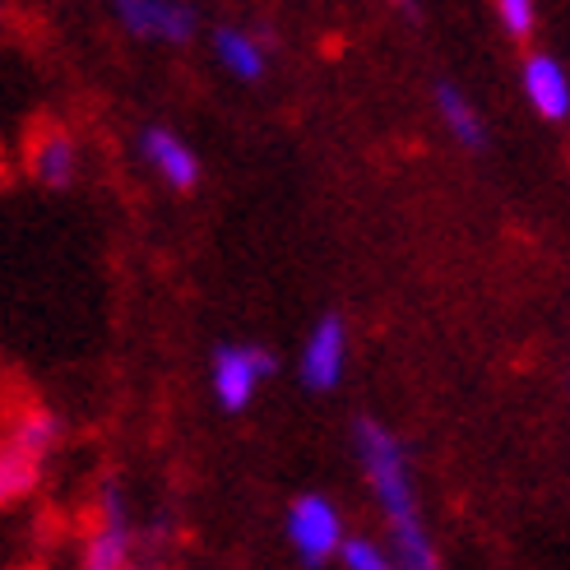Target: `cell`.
<instances>
[{
    "instance_id": "obj_1",
    "label": "cell",
    "mask_w": 570,
    "mask_h": 570,
    "mask_svg": "<svg viewBox=\"0 0 570 570\" xmlns=\"http://www.w3.org/2000/svg\"><path fill=\"white\" fill-rule=\"evenodd\" d=\"M357 441V460L362 473L372 482V492L390 520V538H394V561L409 570H432L436 566V548L426 538L422 520H417V497H413V473H409V454L394 441V432H385L381 422L362 417L353 426Z\"/></svg>"
},
{
    "instance_id": "obj_2",
    "label": "cell",
    "mask_w": 570,
    "mask_h": 570,
    "mask_svg": "<svg viewBox=\"0 0 570 570\" xmlns=\"http://www.w3.org/2000/svg\"><path fill=\"white\" fill-rule=\"evenodd\" d=\"M288 538L306 566H325L344 543V520L325 497H297L288 510Z\"/></svg>"
},
{
    "instance_id": "obj_3",
    "label": "cell",
    "mask_w": 570,
    "mask_h": 570,
    "mask_svg": "<svg viewBox=\"0 0 570 570\" xmlns=\"http://www.w3.org/2000/svg\"><path fill=\"white\" fill-rule=\"evenodd\" d=\"M274 372V357L265 348H237V344H227L214 353V394H218V404L227 413H242L250 399H255V385H261L265 376Z\"/></svg>"
},
{
    "instance_id": "obj_4",
    "label": "cell",
    "mask_w": 570,
    "mask_h": 570,
    "mask_svg": "<svg viewBox=\"0 0 570 570\" xmlns=\"http://www.w3.org/2000/svg\"><path fill=\"white\" fill-rule=\"evenodd\" d=\"M117 19L130 28L135 38H163V42H186L195 38V10L181 0H111Z\"/></svg>"
},
{
    "instance_id": "obj_5",
    "label": "cell",
    "mask_w": 570,
    "mask_h": 570,
    "mask_svg": "<svg viewBox=\"0 0 570 570\" xmlns=\"http://www.w3.org/2000/svg\"><path fill=\"white\" fill-rule=\"evenodd\" d=\"M344 362H348V330L338 316H325L302 348V385L316 394L334 390L344 381Z\"/></svg>"
},
{
    "instance_id": "obj_6",
    "label": "cell",
    "mask_w": 570,
    "mask_h": 570,
    "mask_svg": "<svg viewBox=\"0 0 570 570\" xmlns=\"http://www.w3.org/2000/svg\"><path fill=\"white\" fill-rule=\"evenodd\" d=\"M145 158L154 163V173L173 186V190H190L199 181V158L186 139H177L173 130H145Z\"/></svg>"
},
{
    "instance_id": "obj_7",
    "label": "cell",
    "mask_w": 570,
    "mask_h": 570,
    "mask_svg": "<svg viewBox=\"0 0 570 570\" xmlns=\"http://www.w3.org/2000/svg\"><path fill=\"white\" fill-rule=\"evenodd\" d=\"M524 98L533 102L538 117H548V121H561L570 111V79L552 56H533L524 66Z\"/></svg>"
},
{
    "instance_id": "obj_8",
    "label": "cell",
    "mask_w": 570,
    "mask_h": 570,
    "mask_svg": "<svg viewBox=\"0 0 570 570\" xmlns=\"http://www.w3.org/2000/svg\"><path fill=\"white\" fill-rule=\"evenodd\" d=\"M28 167H33V177L51 190H66L75 181V145L70 135L61 130H42L33 139V154H28Z\"/></svg>"
},
{
    "instance_id": "obj_9",
    "label": "cell",
    "mask_w": 570,
    "mask_h": 570,
    "mask_svg": "<svg viewBox=\"0 0 570 570\" xmlns=\"http://www.w3.org/2000/svg\"><path fill=\"white\" fill-rule=\"evenodd\" d=\"M214 56L223 61V70L227 75H237L242 83H255L265 75V47L255 42L250 33H242V28H218L214 33Z\"/></svg>"
},
{
    "instance_id": "obj_10",
    "label": "cell",
    "mask_w": 570,
    "mask_h": 570,
    "mask_svg": "<svg viewBox=\"0 0 570 570\" xmlns=\"http://www.w3.org/2000/svg\"><path fill=\"white\" fill-rule=\"evenodd\" d=\"M436 111H441L445 130L460 139L464 149H482V145H488V126H482L478 107L460 89H454V83H436Z\"/></svg>"
},
{
    "instance_id": "obj_11",
    "label": "cell",
    "mask_w": 570,
    "mask_h": 570,
    "mask_svg": "<svg viewBox=\"0 0 570 570\" xmlns=\"http://www.w3.org/2000/svg\"><path fill=\"white\" fill-rule=\"evenodd\" d=\"M38 473H42V460L33 450H23L6 436V445H0V505H14L23 501L28 492L38 488Z\"/></svg>"
},
{
    "instance_id": "obj_12",
    "label": "cell",
    "mask_w": 570,
    "mask_h": 570,
    "mask_svg": "<svg viewBox=\"0 0 570 570\" xmlns=\"http://www.w3.org/2000/svg\"><path fill=\"white\" fill-rule=\"evenodd\" d=\"M10 441L33 450L38 460H47V454L56 450V441H61V422H56L47 409H23L14 422H10Z\"/></svg>"
},
{
    "instance_id": "obj_13",
    "label": "cell",
    "mask_w": 570,
    "mask_h": 570,
    "mask_svg": "<svg viewBox=\"0 0 570 570\" xmlns=\"http://www.w3.org/2000/svg\"><path fill=\"white\" fill-rule=\"evenodd\" d=\"M126 561H130V524L126 520H102V529L89 538V557H83V566L111 570V566H126Z\"/></svg>"
},
{
    "instance_id": "obj_14",
    "label": "cell",
    "mask_w": 570,
    "mask_h": 570,
    "mask_svg": "<svg viewBox=\"0 0 570 570\" xmlns=\"http://www.w3.org/2000/svg\"><path fill=\"white\" fill-rule=\"evenodd\" d=\"M338 561L353 570H385L394 557H385L372 538H344V543H338Z\"/></svg>"
},
{
    "instance_id": "obj_15",
    "label": "cell",
    "mask_w": 570,
    "mask_h": 570,
    "mask_svg": "<svg viewBox=\"0 0 570 570\" xmlns=\"http://www.w3.org/2000/svg\"><path fill=\"white\" fill-rule=\"evenodd\" d=\"M497 14H501V23H505L510 38H529L533 23H538L533 0H497Z\"/></svg>"
},
{
    "instance_id": "obj_16",
    "label": "cell",
    "mask_w": 570,
    "mask_h": 570,
    "mask_svg": "<svg viewBox=\"0 0 570 570\" xmlns=\"http://www.w3.org/2000/svg\"><path fill=\"white\" fill-rule=\"evenodd\" d=\"M0 10H6V0H0Z\"/></svg>"
}]
</instances>
